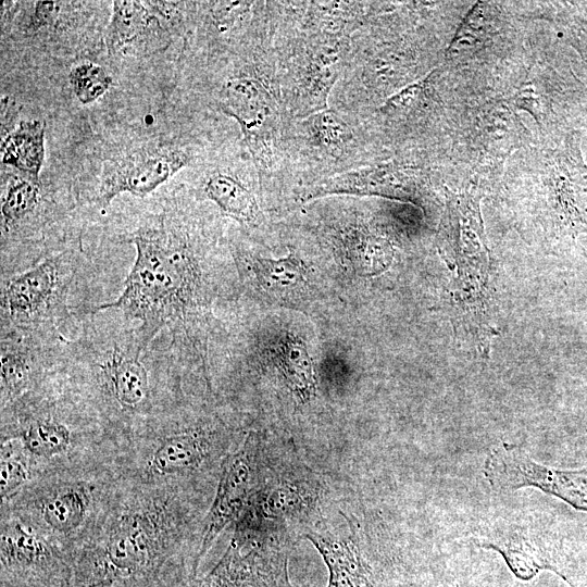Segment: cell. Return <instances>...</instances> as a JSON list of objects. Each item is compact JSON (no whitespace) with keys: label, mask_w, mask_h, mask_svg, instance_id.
Masks as SVG:
<instances>
[{"label":"cell","mask_w":587,"mask_h":587,"mask_svg":"<svg viewBox=\"0 0 587 587\" xmlns=\"http://www.w3.org/2000/svg\"><path fill=\"white\" fill-rule=\"evenodd\" d=\"M185 358L170 344L147 345L120 311L90 310L66 338L58 377L99 419L118 452L150 424L189 399Z\"/></svg>","instance_id":"6da1fadb"},{"label":"cell","mask_w":587,"mask_h":587,"mask_svg":"<svg viewBox=\"0 0 587 587\" xmlns=\"http://www.w3.org/2000/svg\"><path fill=\"white\" fill-rule=\"evenodd\" d=\"M204 491L120 478L105 514L75 554L72 587H189L199 567Z\"/></svg>","instance_id":"7a4b0ae2"},{"label":"cell","mask_w":587,"mask_h":587,"mask_svg":"<svg viewBox=\"0 0 587 587\" xmlns=\"http://www.w3.org/2000/svg\"><path fill=\"white\" fill-rule=\"evenodd\" d=\"M117 238L135 246L134 264L120 296L91 309L120 311L137 323L147 345L167 330L170 345L180 354L197 350L216 296L209 260L211 241L200 221L164 209L145 216Z\"/></svg>","instance_id":"3957f363"},{"label":"cell","mask_w":587,"mask_h":587,"mask_svg":"<svg viewBox=\"0 0 587 587\" xmlns=\"http://www.w3.org/2000/svg\"><path fill=\"white\" fill-rule=\"evenodd\" d=\"M459 1H387L352 37L329 107L366 117L437 67L470 10Z\"/></svg>","instance_id":"277c9868"},{"label":"cell","mask_w":587,"mask_h":587,"mask_svg":"<svg viewBox=\"0 0 587 587\" xmlns=\"http://www.w3.org/2000/svg\"><path fill=\"white\" fill-rule=\"evenodd\" d=\"M580 132L516 151L495 186L504 216L528 245L551 254L587 234V164Z\"/></svg>","instance_id":"5b68a950"},{"label":"cell","mask_w":587,"mask_h":587,"mask_svg":"<svg viewBox=\"0 0 587 587\" xmlns=\"http://www.w3.org/2000/svg\"><path fill=\"white\" fill-rule=\"evenodd\" d=\"M0 442L16 441L38 478L115 466L118 447L97 415L58 377L0 407Z\"/></svg>","instance_id":"8992f818"},{"label":"cell","mask_w":587,"mask_h":587,"mask_svg":"<svg viewBox=\"0 0 587 587\" xmlns=\"http://www.w3.org/2000/svg\"><path fill=\"white\" fill-rule=\"evenodd\" d=\"M233 430L189 400L162 415L117 454L120 478L140 486L207 487L218 476Z\"/></svg>","instance_id":"52a82bcc"},{"label":"cell","mask_w":587,"mask_h":587,"mask_svg":"<svg viewBox=\"0 0 587 587\" xmlns=\"http://www.w3.org/2000/svg\"><path fill=\"white\" fill-rule=\"evenodd\" d=\"M488 90L532 117L537 143L554 142L587 125V86L530 35Z\"/></svg>","instance_id":"ba28073f"},{"label":"cell","mask_w":587,"mask_h":587,"mask_svg":"<svg viewBox=\"0 0 587 587\" xmlns=\"http://www.w3.org/2000/svg\"><path fill=\"white\" fill-rule=\"evenodd\" d=\"M120 483L115 466L43 475L1 502L8 511L71 552L93 533Z\"/></svg>","instance_id":"9c48e42d"},{"label":"cell","mask_w":587,"mask_h":587,"mask_svg":"<svg viewBox=\"0 0 587 587\" xmlns=\"http://www.w3.org/2000/svg\"><path fill=\"white\" fill-rule=\"evenodd\" d=\"M534 143L535 135L519 112L489 90L459 97L445 155L447 182L452 175L459 188L475 184L488 191L500 179L509 159Z\"/></svg>","instance_id":"30bf717a"},{"label":"cell","mask_w":587,"mask_h":587,"mask_svg":"<svg viewBox=\"0 0 587 587\" xmlns=\"http://www.w3.org/2000/svg\"><path fill=\"white\" fill-rule=\"evenodd\" d=\"M457 90L438 65L364 117L387 158L445 163Z\"/></svg>","instance_id":"8fae6325"},{"label":"cell","mask_w":587,"mask_h":587,"mask_svg":"<svg viewBox=\"0 0 587 587\" xmlns=\"http://www.w3.org/2000/svg\"><path fill=\"white\" fill-rule=\"evenodd\" d=\"M273 54L284 107L291 118L329 108L351 50L352 37L310 29L274 2Z\"/></svg>","instance_id":"7c38bea8"},{"label":"cell","mask_w":587,"mask_h":587,"mask_svg":"<svg viewBox=\"0 0 587 587\" xmlns=\"http://www.w3.org/2000/svg\"><path fill=\"white\" fill-rule=\"evenodd\" d=\"M535 3L477 1L447 46L439 66L457 85L484 90L502 66L520 52L535 21Z\"/></svg>","instance_id":"4fadbf2b"},{"label":"cell","mask_w":587,"mask_h":587,"mask_svg":"<svg viewBox=\"0 0 587 587\" xmlns=\"http://www.w3.org/2000/svg\"><path fill=\"white\" fill-rule=\"evenodd\" d=\"M282 145L299 193L308 186L388 159L364 118L330 107L291 118Z\"/></svg>","instance_id":"5bb4252c"},{"label":"cell","mask_w":587,"mask_h":587,"mask_svg":"<svg viewBox=\"0 0 587 587\" xmlns=\"http://www.w3.org/2000/svg\"><path fill=\"white\" fill-rule=\"evenodd\" d=\"M86 263L83 250L71 247L2 277L0 330L62 333L74 316L70 297Z\"/></svg>","instance_id":"9a60e30c"},{"label":"cell","mask_w":587,"mask_h":587,"mask_svg":"<svg viewBox=\"0 0 587 587\" xmlns=\"http://www.w3.org/2000/svg\"><path fill=\"white\" fill-rule=\"evenodd\" d=\"M448 186L435 165L413 159L389 158L301 189L299 204L329 197H374L419 208L439 218Z\"/></svg>","instance_id":"2e32d148"},{"label":"cell","mask_w":587,"mask_h":587,"mask_svg":"<svg viewBox=\"0 0 587 587\" xmlns=\"http://www.w3.org/2000/svg\"><path fill=\"white\" fill-rule=\"evenodd\" d=\"M471 539L479 548L497 551L521 580L551 571L573 587L562 537L535 513L492 515L476 527Z\"/></svg>","instance_id":"e0dca14e"},{"label":"cell","mask_w":587,"mask_h":587,"mask_svg":"<svg viewBox=\"0 0 587 587\" xmlns=\"http://www.w3.org/2000/svg\"><path fill=\"white\" fill-rule=\"evenodd\" d=\"M74 560L59 544L1 510V587H72Z\"/></svg>","instance_id":"ac0fdd59"},{"label":"cell","mask_w":587,"mask_h":587,"mask_svg":"<svg viewBox=\"0 0 587 587\" xmlns=\"http://www.w3.org/2000/svg\"><path fill=\"white\" fill-rule=\"evenodd\" d=\"M208 165L199 179L201 199L211 202L225 217L247 232L270 226L260 176L249 150L240 139L235 153Z\"/></svg>","instance_id":"d6986e66"},{"label":"cell","mask_w":587,"mask_h":587,"mask_svg":"<svg viewBox=\"0 0 587 587\" xmlns=\"http://www.w3.org/2000/svg\"><path fill=\"white\" fill-rule=\"evenodd\" d=\"M483 472L497 491L511 492L534 487L587 512V467L554 469L536 462L516 445L502 444L490 451Z\"/></svg>","instance_id":"ffe728a7"},{"label":"cell","mask_w":587,"mask_h":587,"mask_svg":"<svg viewBox=\"0 0 587 587\" xmlns=\"http://www.w3.org/2000/svg\"><path fill=\"white\" fill-rule=\"evenodd\" d=\"M65 340L62 333L0 330V407L57 375Z\"/></svg>","instance_id":"44dd1931"},{"label":"cell","mask_w":587,"mask_h":587,"mask_svg":"<svg viewBox=\"0 0 587 587\" xmlns=\"http://www.w3.org/2000/svg\"><path fill=\"white\" fill-rule=\"evenodd\" d=\"M287 555L251 535L234 534L211 571L189 587H292Z\"/></svg>","instance_id":"7402d4cb"},{"label":"cell","mask_w":587,"mask_h":587,"mask_svg":"<svg viewBox=\"0 0 587 587\" xmlns=\"http://www.w3.org/2000/svg\"><path fill=\"white\" fill-rule=\"evenodd\" d=\"M257 467L255 444L251 436L241 447L224 458L214 498L203 521L197 555L198 566L223 529L239 519L255 495Z\"/></svg>","instance_id":"603a6c76"},{"label":"cell","mask_w":587,"mask_h":587,"mask_svg":"<svg viewBox=\"0 0 587 587\" xmlns=\"http://www.w3.org/2000/svg\"><path fill=\"white\" fill-rule=\"evenodd\" d=\"M196 149L140 152L128 155L109 166L102 176L95 198L101 210L110 207L120 193L145 197L190 164L198 154Z\"/></svg>","instance_id":"cb8c5ba5"},{"label":"cell","mask_w":587,"mask_h":587,"mask_svg":"<svg viewBox=\"0 0 587 587\" xmlns=\"http://www.w3.org/2000/svg\"><path fill=\"white\" fill-rule=\"evenodd\" d=\"M328 570L326 587H407L395 572L374 561L353 539L326 533H308Z\"/></svg>","instance_id":"d4e9b609"},{"label":"cell","mask_w":587,"mask_h":587,"mask_svg":"<svg viewBox=\"0 0 587 587\" xmlns=\"http://www.w3.org/2000/svg\"><path fill=\"white\" fill-rule=\"evenodd\" d=\"M234 258L247 277L264 291L282 299L300 295L308 284L304 262L292 250L286 257L273 259L257 255L239 241L233 246Z\"/></svg>","instance_id":"484cf974"},{"label":"cell","mask_w":587,"mask_h":587,"mask_svg":"<svg viewBox=\"0 0 587 587\" xmlns=\"http://www.w3.org/2000/svg\"><path fill=\"white\" fill-rule=\"evenodd\" d=\"M266 351L295 397L301 402L309 401L315 392V373L304 340L284 332L270 341Z\"/></svg>","instance_id":"4316f807"},{"label":"cell","mask_w":587,"mask_h":587,"mask_svg":"<svg viewBox=\"0 0 587 587\" xmlns=\"http://www.w3.org/2000/svg\"><path fill=\"white\" fill-rule=\"evenodd\" d=\"M43 122L22 121L2 141V162L38 182L45 157Z\"/></svg>","instance_id":"83f0119b"},{"label":"cell","mask_w":587,"mask_h":587,"mask_svg":"<svg viewBox=\"0 0 587 587\" xmlns=\"http://www.w3.org/2000/svg\"><path fill=\"white\" fill-rule=\"evenodd\" d=\"M152 21L150 11L138 1H113L105 43L115 52L145 33Z\"/></svg>","instance_id":"f1b7e54d"},{"label":"cell","mask_w":587,"mask_h":587,"mask_svg":"<svg viewBox=\"0 0 587 587\" xmlns=\"http://www.w3.org/2000/svg\"><path fill=\"white\" fill-rule=\"evenodd\" d=\"M542 18L554 26L587 70V18L567 2H545Z\"/></svg>","instance_id":"f546056e"},{"label":"cell","mask_w":587,"mask_h":587,"mask_svg":"<svg viewBox=\"0 0 587 587\" xmlns=\"http://www.w3.org/2000/svg\"><path fill=\"white\" fill-rule=\"evenodd\" d=\"M37 478L38 474L21 446L14 440L2 441L0 452L1 502L9 500Z\"/></svg>","instance_id":"4dcf8cb0"},{"label":"cell","mask_w":587,"mask_h":587,"mask_svg":"<svg viewBox=\"0 0 587 587\" xmlns=\"http://www.w3.org/2000/svg\"><path fill=\"white\" fill-rule=\"evenodd\" d=\"M68 78L75 97L83 104L91 103L102 97L112 84V78L105 70L91 62L74 66Z\"/></svg>","instance_id":"1f68e13d"},{"label":"cell","mask_w":587,"mask_h":587,"mask_svg":"<svg viewBox=\"0 0 587 587\" xmlns=\"http://www.w3.org/2000/svg\"><path fill=\"white\" fill-rule=\"evenodd\" d=\"M61 2L37 1L34 10V24L36 27L51 25L58 17Z\"/></svg>","instance_id":"d6a6232c"}]
</instances>
